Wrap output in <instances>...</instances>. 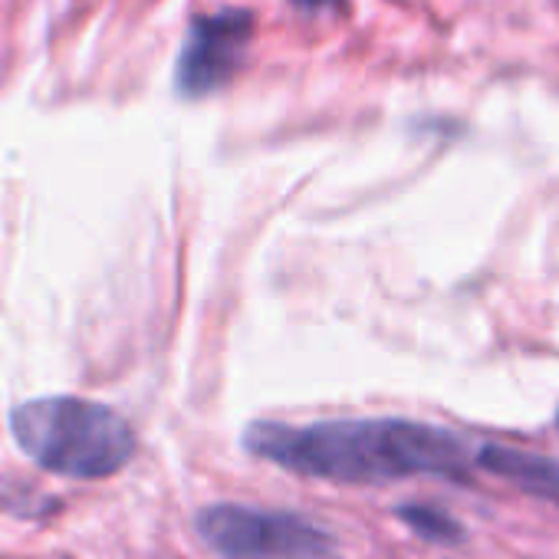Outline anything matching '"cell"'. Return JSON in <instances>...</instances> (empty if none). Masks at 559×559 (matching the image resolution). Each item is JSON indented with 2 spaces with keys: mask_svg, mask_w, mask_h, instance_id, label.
<instances>
[{
  "mask_svg": "<svg viewBox=\"0 0 559 559\" xmlns=\"http://www.w3.org/2000/svg\"><path fill=\"white\" fill-rule=\"evenodd\" d=\"M250 454L294 474L336 484H385L415 474L467 477L464 444L441 428L405 418H356L280 425L253 421L243 431Z\"/></svg>",
  "mask_w": 559,
  "mask_h": 559,
  "instance_id": "obj_1",
  "label": "cell"
},
{
  "mask_svg": "<svg viewBox=\"0 0 559 559\" xmlns=\"http://www.w3.org/2000/svg\"><path fill=\"white\" fill-rule=\"evenodd\" d=\"M11 431L37 467L73 480L112 477L135 457V431L129 421L109 405L76 395L17 405Z\"/></svg>",
  "mask_w": 559,
  "mask_h": 559,
  "instance_id": "obj_2",
  "label": "cell"
},
{
  "mask_svg": "<svg viewBox=\"0 0 559 559\" xmlns=\"http://www.w3.org/2000/svg\"><path fill=\"white\" fill-rule=\"evenodd\" d=\"M201 539L224 559H336V536L300 513L214 503L198 513Z\"/></svg>",
  "mask_w": 559,
  "mask_h": 559,
  "instance_id": "obj_3",
  "label": "cell"
},
{
  "mask_svg": "<svg viewBox=\"0 0 559 559\" xmlns=\"http://www.w3.org/2000/svg\"><path fill=\"white\" fill-rule=\"evenodd\" d=\"M250 34L253 17L247 11H217L198 17L178 57V90L185 96H207L221 90L237 73Z\"/></svg>",
  "mask_w": 559,
  "mask_h": 559,
  "instance_id": "obj_4",
  "label": "cell"
},
{
  "mask_svg": "<svg viewBox=\"0 0 559 559\" xmlns=\"http://www.w3.org/2000/svg\"><path fill=\"white\" fill-rule=\"evenodd\" d=\"M477 464L493 471L497 477L523 487L533 497L559 503V461H552V457H539V454H530L520 448L487 444V448H480Z\"/></svg>",
  "mask_w": 559,
  "mask_h": 559,
  "instance_id": "obj_5",
  "label": "cell"
},
{
  "mask_svg": "<svg viewBox=\"0 0 559 559\" xmlns=\"http://www.w3.org/2000/svg\"><path fill=\"white\" fill-rule=\"evenodd\" d=\"M399 520H405L428 543L451 546V543L464 539V526L451 513H444L438 507H428V503H405V507H399Z\"/></svg>",
  "mask_w": 559,
  "mask_h": 559,
  "instance_id": "obj_6",
  "label": "cell"
},
{
  "mask_svg": "<svg viewBox=\"0 0 559 559\" xmlns=\"http://www.w3.org/2000/svg\"><path fill=\"white\" fill-rule=\"evenodd\" d=\"M294 4H297L300 11H323V8L333 4V0H294Z\"/></svg>",
  "mask_w": 559,
  "mask_h": 559,
  "instance_id": "obj_7",
  "label": "cell"
}]
</instances>
